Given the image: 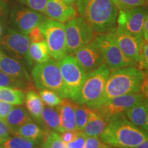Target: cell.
<instances>
[{
  "label": "cell",
  "mask_w": 148,
  "mask_h": 148,
  "mask_svg": "<svg viewBox=\"0 0 148 148\" xmlns=\"http://www.w3.org/2000/svg\"><path fill=\"white\" fill-rule=\"evenodd\" d=\"M75 4L94 32L106 34L116 27L119 10L112 0H77Z\"/></svg>",
  "instance_id": "6da1fadb"
},
{
  "label": "cell",
  "mask_w": 148,
  "mask_h": 148,
  "mask_svg": "<svg viewBox=\"0 0 148 148\" xmlns=\"http://www.w3.org/2000/svg\"><path fill=\"white\" fill-rule=\"evenodd\" d=\"M148 138V132L122 114L110 119L100 134L104 144L118 148H133Z\"/></svg>",
  "instance_id": "7a4b0ae2"
},
{
  "label": "cell",
  "mask_w": 148,
  "mask_h": 148,
  "mask_svg": "<svg viewBox=\"0 0 148 148\" xmlns=\"http://www.w3.org/2000/svg\"><path fill=\"white\" fill-rule=\"evenodd\" d=\"M145 77L143 72L133 65L112 70L107 80L101 105L114 97L140 92Z\"/></svg>",
  "instance_id": "3957f363"
},
{
  "label": "cell",
  "mask_w": 148,
  "mask_h": 148,
  "mask_svg": "<svg viewBox=\"0 0 148 148\" xmlns=\"http://www.w3.org/2000/svg\"><path fill=\"white\" fill-rule=\"evenodd\" d=\"M31 75L36 89L51 90L62 99L69 98L58 62L53 58L43 63L35 64L32 66Z\"/></svg>",
  "instance_id": "277c9868"
},
{
  "label": "cell",
  "mask_w": 148,
  "mask_h": 148,
  "mask_svg": "<svg viewBox=\"0 0 148 148\" xmlns=\"http://www.w3.org/2000/svg\"><path fill=\"white\" fill-rule=\"evenodd\" d=\"M110 73V69L105 63L89 72L76 103L86 105L92 109L100 106Z\"/></svg>",
  "instance_id": "5b68a950"
},
{
  "label": "cell",
  "mask_w": 148,
  "mask_h": 148,
  "mask_svg": "<svg viewBox=\"0 0 148 148\" xmlns=\"http://www.w3.org/2000/svg\"><path fill=\"white\" fill-rule=\"evenodd\" d=\"M58 64L69 99L76 102L87 77V72L72 54L66 55L58 61Z\"/></svg>",
  "instance_id": "8992f818"
},
{
  "label": "cell",
  "mask_w": 148,
  "mask_h": 148,
  "mask_svg": "<svg viewBox=\"0 0 148 148\" xmlns=\"http://www.w3.org/2000/svg\"><path fill=\"white\" fill-rule=\"evenodd\" d=\"M30 45L27 35L8 27L0 39V49L5 54L21 61L29 69L33 66V61L29 53Z\"/></svg>",
  "instance_id": "52a82bcc"
},
{
  "label": "cell",
  "mask_w": 148,
  "mask_h": 148,
  "mask_svg": "<svg viewBox=\"0 0 148 148\" xmlns=\"http://www.w3.org/2000/svg\"><path fill=\"white\" fill-rule=\"evenodd\" d=\"M38 26L49 48L51 58L56 61H59L65 57L68 53L64 24L45 17Z\"/></svg>",
  "instance_id": "ba28073f"
},
{
  "label": "cell",
  "mask_w": 148,
  "mask_h": 148,
  "mask_svg": "<svg viewBox=\"0 0 148 148\" xmlns=\"http://www.w3.org/2000/svg\"><path fill=\"white\" fill-rule=\"evenodd\" d=\"M67 53L75 54L93 40L94 32L82 16H75L64 25Z\"/></svg>",
  "instance_id": "9c48e42d"
},
{
  "label": "cell",
  "mask_w": 148,
  "mask_h": 148,
  "mask_svg": "<svg viewBox=\"0 0 148 148\" xmlns=\"http://www.w3.org/2000/svg\"><path fill=\"white\" fill-rule=\"evenodd\" d=\"M146 99H147V97L140 92L126 94L109 99L95 110L103 116L108 123L110 119L115 116L124 115L130 108Z\"/></svg>",
  "instance_id": "30bf717a"
},
{
  "label": "cell",
  "mask_w": 148,
  "mask_h": 148,
  "mask_svg": "<svg viewBox=\"0 0 148 148\" xmlns=\"http://www.w3.org/2000/svg\"><path fill=\"white\" fill-rule=\"evenodd\" d=\"M95 40L102 53L104 63L110 69L136 65V62L127 58L123 54L113 38L108 33L98 35Z\"/></svg>",
  "instance_id": "8fae6325"
},
{
  "label": "cell",
  "mask_w": 148,
  "mask_h": 148,
  "mask_svg": "<svg viewBox=\"0 0 148 148\" xmlns=\"http://www.w3.org/2000/svg\"><path fill=\"white\" fill-rule=\"evenodd\" d=\"M148 9L145 6L119 10L117 27L124 32L136 36H143V29Z\"/></svg>",
  "instance_id": "7c38bea8"
},
{
  "label": "cell",
  "mask_w": 148,
  "mask_h": 148,
  "mask_svg": "<svg viewBox=\"0 0 148 148\" xmlns=\"http://www.w3.org/2000/svg\"><path fill=\"white\" fill-rule=\"evenodd\" d=\"M45 16L26 6H17L13 8L10 14L11 28L27 35L35 27L38 26Z\"/></svg>",
  "instance_id": "4fadbf2b"
},
{
  "label": "cell",
  "mask_w": 148,
  "mask_h": 148,
  "mask_svg": "<svg viewBox=\"0 0 148 148\" xmlns=\"http://www.w3.org/2000/svg\"><path fill=\"white\" fill-rule=\"evenodd\" d=\"M127 58L140 63V51L143 43V38L127 33L119 28L114 27L107 32Z\"/></svg>",
  "instance_id": "5bb4252c"
},
{
  "label": "cell",
  "mask_w": 148,
  "mask_h": 148,
  "mask_svg": "<svg viewBox=\"0 0 148 148\" xmlns=\"http://www.w3.org/2000/svg\"><path fill=\"white\" fill-rule=\"evenodd\" d=\"M74 55L88 73L97 69L104 63L103 54L95 39L79 49Z\"/></svg>",
  "instance_id": "9a60e30c"
},
{
  "label": "cell",
  "mask_w": 148,
  "mask_h": 148,
  "mask_svg": "<svg viewBox=\"0 0 148 148\" xmlns=\"http://www.w3.org/2000/svg\"><path fill=\"white\" fill-rule=\"evenodd\" d=\"M44 14L50 19L64 23L75 17L77 10L62 0H47Z\"/></svg>",
  "instance_id": "2e32d148"
},
{
  "label": "cell",
  "mask_w": 148,
  "mask_h": 148,
  "mask_svg": "<svg viewBox=\"0 0 148 148\" xmlns=\"http://www.w3.org/2000/svg\"><path fill=\"white\" fill-rule=\"evenodd\" d=\"M0 70L27 85L30 84L31 79L25 64L7 54L3 55L0 60Z\"/></svg>",
  "instance_id": "e0dca14e"
},
{
  "label": "cell",
  "mask_w": 148,
  "mask_h": 148,
  "mask_svg": "<svg viewBox=\"0 0 148 148\" xmlns=\"http://www.w3.org/2000/svg\"><path fill=\"white\" fill-rule=\"evenodd\" d=\"M75 101L69 98H64L57 106L61 124L64 131H77L75 130Z\"/></svg>",
  "instance_id": "ac0fdd59"
},
{
  "label": "cell",
  "mask_w": 148,
  "mask_h": 148,
  "mask_svg": "<svg viewBox=\"0 0 148 148\" xmlns=\"http://www.w3.org/2000/svg\"><path fill=\"white\" fill-rule=\"evenodd\" d=\"M124 115L133 124L148 132V99L130 108Z\"/></svg>",
  "instance_id": "d6986e66"
},
{
  "label": "cell",
  "mask_w": 148,
  "mask_h": 148,
  "mask_svg": "<svg viewBox=\"0 0 148 148\" xmlns=\"http://www.w3.org/2000/svg\"><path fill=\"white\" fill-rule=\"evenodd\" d=\"M3 121L10 128L12 135L18 127H21L24 123L32 120L24 107L14 106Z\"/></svg>",
  "instance_id": "ffe728a7"
},
{
  "label": "cell",
  "mask_w": 148,
  "mask_h": 148,
  "mask_svg": "<svg viewBox=\"0 0 148 148\" xmlns=\"http://www.w3.org/2000/svg\"><path fill=\"white\" fill-rule=\"evenodd\" d=\"M24 101L29 115L37 123L42 125L41 112L43 108V103L40 95L34 90H29L25 95Z\"/></svg>",
  "instance_id": "44dd1931"
},
{
  "label": "cell",
  "mask_w": 148,
  "mask_h": 148,
  "mask_svg": "<svg viewBox=\"0 0 148 148\" xmlns=\"http://www.w3.org/2000/svg\"><path fill=\"white\" fill-rule=\"evenodd\" d=\"M107 125L103 116L95 109H91L86 125L82 132L87 136H98Z\"/></svg>",
  "instance_id": "7402d4cb"
},
{
  "label": "cell",
  "mask_w": 148,
  "mask_h": 148,
  "mask_svg": "<svg viewBox=\"0 0 148 148\" xmlns=\"http://www.w3.org/2000/svg\"><path fill=\"white\" fill-rule=\"evenodd\" d=\"M47 132H46L45 130L42 129L36 123L31 121L24 123L21 127H18L12 135L20 136L28 139L37 140L42 143Z\"/></svg>",
  "instance_id": "603a6c76"
},
{
  "label": "cell",
  "mask_w": 148,
  "mask_h": 148,
  "mask_svg": "<svg viewBox=\"0 0 148 148\" xmlns=\"http://www.w3.org/2000/svg\"><path fill=\"white\" fill-rule=\"evenodd\" d=\"M42 123L47 128L57 133H62L64 130L61 124L58 110L48 106H43L41 112Z\"/></svg>",
  "instance_id": "cb8c5ba5"
},
{
  "label": "cell",
  "mask_w": 148,
  "mask_h": 148,
  "mask_svg": "<svg viewBox=\"0 0 148 148\" xmlns=\"http://www.w3.org/2000/svg\"><path fill=\"white\" fill-rule=\"evenodd\" d=\"M29 53L33 62L36 64L43 63L51 58L50 52L45 41L30 42Z\"/></svg>",
  "instance_id": "d4e9b609"
},
{
  "label": "cell",
  "mask_w": 148,
  "mask_h": 148,
  "mask_svg": "<svg viewBox=\"0 0 148 148\" xmlns=\"http://www.w3.org/2000/svg\"><path fill=\"white\" fill-rule=\"evenodd\" d=\"M42 142L14 135L0 143V148H38Z\"/></svg>",
  "instance_id": "484cf974"
},
{
  "label": "cell",
  "mask_w": 148,
  "mask_h": 148,
  "mask_svg": "<svg viewBox=\"0 0 148 148\" xmlns=\"http://www.w3.org/2000/svg\"><path fill=\"white\" fill-rule=\"evenodd\" d=\"M25 99V93L21 89L0 86V101L10 104L22 105Z\"/></svg>",
  "instance_id": "4316f807"
},
{
  "label": "cell",
  "mask_w": 148,
  "mask_h": 148,
  "mask_svg": "<svg viewBox=\"0 0 148 148\" xmlns=\"http://www.w3.org/2000/svg\"><path fill=\"white\" fill-rule=\"evenodd\" d=\"M91 109L84 104H79L75 102V130L82 131L87 122L88 115Z\"/></svg>",
  "instance_id": "83f0119b"
},
{
  "label": "cell",
  "mask_w": 148,
  "mask_h": 148,
  "mask_svg": "<svg viewBox=\"0 0 148 148\" xmlns=\"http://www.w3.org/2000/svg\"><path fill=\"white\" fill-rule=\"evenodd\" d=\"M40 148H66V145L58 133L50 130L46 134Z\"/></svg>",
  "instance_id": "f1b7e54d"
},
{
  "label": "cell",
  "mask_w": 148,
  "mask_h": 148,
  "mask_svg": "<svg viewBox=\"0 0 148 148\" xmlns=\"http://www.w3.org/2000/svg\"><path fill=\"white\" fill-rule=\"evenodd\" d=\"M39 95L42 102L46 106L51 108L57 107L62 101V98L53 90L48 89L40 90Z\"/></svg>",
  "instance_id": "f546056e"
},
{
  "label": "cell",
  "mask_w": 148,
  "mask_h": 148,
  "mask_svg": "<svg viewBox=\"0 0 148 148\" xmlns=\"http://www.w3.org/2000/svg\"><path fill=\"white\" fill-rule=\"evenodd\" d=\"M27 86L28 85L25 83L10 76L8 74L0 70V86L23 89Z\"/></svg>",
  "instance_id": "4dcf8cb0"
},
{
  "label": "cell",
  "mask_w": 148,
  "mask_h": 148,
  "mask_svg": "<svg viewBox=\"0 0 148 148\" xmlns=\"http://www.w3.org/2000/svg\"><path fill=\"white\" fill-rule=\"evenodd\" d=\"M119 10L136 8L138 6H145V0H112Z\"/></svg>",
  "instance_id": "1f68e13d"
},
{
  "label": "cell",
  "mask_w": 148,
  "mask_h": 148,
  "mask_svg": "<svg viewBox=\"0 0 148 148\" xmlns=\"http://www.w3.org/2000/svg\"><path fill=\"white\" fill-rule=\"evenodd\" d=\"M21 5L40 13H44L47 0H16Z\"/></svg>",
  "instance_id": "d6a6232c"
},
{
  "label": "cell",
  "mask_w": 148,
  "mask_h": 148,
  "mask_svg": "<svg viewBox=\"0 0 148 148\" xmlns=\"http://www.w3.org/2000/svg\"><path fill=\"white\" fill-rule=\"evenodd\" d=\"M87 136L82 131H75L73 140L66 144V148H84Z\"/></svg>",
  "instance_id": "836d02e7"
},
{
  "label": "cell",
  "mask_w": 148,
  "mask_h": 148,
  "mask_svg": "<svg viewBox=\"0 0 148 148\" xmlns=\"http://www.w3.org/2000/svg\"><path fill=\"white\" fill-rule=\"evenodd\" d=\"M84 148H106L98 136H87Z\"/></svg>",
  "instance_id": "e575fe53"
},
{
  "label": "cell",
  "mask_w": 148,
  "mask_h": 148,
  "mask_svg": "<svg viewBox=\"0 0 148 148\" xmlns=\"http://www.w3.org/2000/svg\"><path fill=\"white\" fill-rule=\"evenodd\" d=\"M30 42H40L45 41L43 35L40 31L39 26L35 27L27 34Z\"/></svg>",
  "instance_id": "d590c367"
},
{
  "label": "cell",
  "mask_w": 148,
  "mask_h": 148,
  "mask_svg": "<svg viewBox=\"0 0 148 148\" xmlns=\"http://www.w3.org/2000/svg\"><path fill=\"white\" fill-rule=\"evenodd\" d=\"M140 66L148 70V40L143 41L140 51Z\"/></svg>",
  "instance_id": "8d00e7d4"
},
{
  "label": "cell",
  "mask_w": 148,
  "mask_h": 148,
  "mask_svg": "<svg viewBox=\"0 0 148 148\" xmlns=\"http://www.w3.org/2000/svg\"><path fill=\"white\" fill-rule=\"evenodd\" d=\"M10 135H12V132L10 128L3 119H0V143L10 137Z\"/></svg>",
  "instance_id": "74e56055"
},
{
  "label": "cell",
  "mask_w": 148,
  "mask_h": 148,
  "mask_svg": "<svg viewBox=\"0 0 148 148\" xmlns=\"http://www.w3.org/2000/svg\"><path fill=\"white\" fill-rule=\"evenodd\" d=\"M14 105L0 101V119H4Z\"/></svg>",
  "instance_id": "f35d334b"
},
{
  "label": "cell",
  "mask_w": 148,
  "mask_h": 148,
  "mask_svg": "<svg viewBox=\"0 0 148 148\" xmlns=\"http://www.w3.org/2000/svg\"><path fill=\"white\" fill-rule=\"evenodd\" d=\"M75 131H65V132H62V134H61L60 137L61 139L62 140V141L65 143H69L71 140H73V138L75 136Z\"/></svg>",
  "instance_id": "ab89813d"
},
{
  "label": "cell",
  "mask_w": 148,
  "mask_h": 148,
  "mask_svg": "<svg viewBox=\"0 0 148 148\" xmlns=\"http://www.w3.org/2000/svg\"><path fill=\"white\" fill-rule=\"evenodd\" d=\"M142 38H143V41H147L148 40V13L146 16L145 22H144Z\"/></svg>",
  "instance_id": "60d3db41"
},
{
  "label": "cell",
  "mask_w": 148,
  "mask_h": 148,
  "mask_svg": "<svg viewBox=\"0 0 148 148\" xmlns=\"http://www.w3.org/2000/svg\"><path fill=\"white\" fill-rule=\"evenodd\" d=\"M7 7L6 0H0V20L5 14Z\"/></svg>",
  "instance_id": "b9f144b4"
},
{
  "label": "cell",
  "mask_w": 148,
  "mask_h": 148,
  "mask_svg": "<svg viewBox=\"0 0 148 148\" xmlns=\"http://www.w3.org/2000/svg\"><path fill=\"white\" fill-rule=\"evenodd\" d=\"M133 148H148V138L145 140H144L143 143Z\"/></svg>",
  "instance_id": "7bdbcfd3"
},
{
  "label": "cell",
  "mask_w": 148,
  "mask_h": 148,
  "mask_svg": "<svg viewBox=\"0 0 148 148\" xmlns=\"http://www.w3.org/2000/svg\"><path fill=\"white\" fill-rule=\"evenodd\" d=\"M3 33H4V29H3V23H2V22H1V20H0V39H1V37L3 36Z\"/></svg>",
  "instance_id": "ee69618b"
},
{
  "label": "cell",
  "mask_w": 148,
  "mask_h": 148,
  "mask_svg": "<svg viewBox=\"0 0 148 148\" xmlns=\"http://www.w3.org/2000/svg\"><path fill=\"white\" fill-rule=\"evenodd\" d=\"M62 1H64V2H66V3H68V4H69V5H74V4H75V3H76L77 0H62Z\"/></svg>",
  "instance_id": "f6af8a7d"
},
{
  "label": "cell",
  "mask_w": 148,
  "mask_h": 148,
  "mask_svg": "<svg viewBox=\"0 0 148 148\" xmlns=\"http://www.w3.org/2000/svg\"><path fill=\"white\" fill-rule=\"evenodd\" d=\"M146 86V90H148V80L147 81V82H145H145H144V84H143V88H144V87H145Z\"/></svg>",
  "instance_id": "bcb514c9"
},
{
  "label": "cell",
  "mask_w": 148,
  "mask_h": 148,
  "mask_svg": "<svg viewBox=\"0 0 148 148\" xmlns=\"http://www.w3.org/2000/svg\"><path fill=\"white\" fill-rule=\"evenodd\" d=\"M4 54H5V53H3V51L1 50V49H0V60H1V59L2 58V57L3 56V55H4Z\"/></svg>",
  "instance_id": "7dc6e473"
},
{
  "label": "cell",
  "mask_w": 148,
  "mask_h": 148,
  "mask_svg": "<svg viewBox=\"0 0 148 148\" xmlns=\"http://www.w3.org/2000/svg\"><path fill=\"white\" fill-rule=\"evenodd\" d=\"M147 95H146V97H147V99H148V90H147Z\"/></svg>",
  "instance_id": "c3c4849f"
},
{
  "label": "cell",
  "mask_w": 148,
  "mask_h": 148,
  "mask_svg": "<svg viewBox=\"0 0 148 148\" xmlns=\"http://www.w3.org/2000/svg\"><path fill=\"white\" fill-rule=\"evenodd\" d=\"M145 1H146V2H147V3H148V0H145Z\"/></svg>",
  "instance_id": "681fc988"
}]
</instances>
